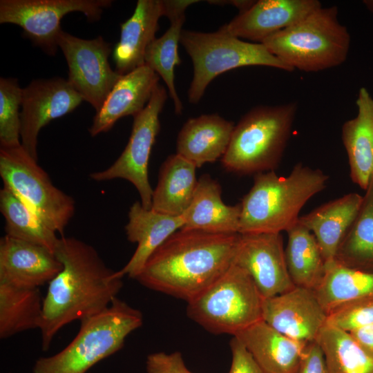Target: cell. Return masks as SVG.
Instances as JSON below:
<instances>
[{
  "label": "cell",
  "instance_id": "cell-1",
  "mask_svg": "<svg viewBox=\"0 0 373 373\" xmlns=\"http://www.w3.org/2000/svg\"><path fill=\"white\" fill-rule=\"evenodd\" d=\"M55 254L62 269L48 283L43 298L39 329L44 350L68 323L107 308L123 286L117 271L106 265L92 245L79 239L59 237Z\"/></svg>",
  "mask_w": 373,
  "mask_h": 373
},
{
  "label": "cell",
  "instance_id": "cell-2",
  "mask_svg": "<svg viewBox=\"0 0 373 373\" xmlns=\"http://www.w3.org/2000/svg\"><path fill=\"white\" fill-rule=\"evenodd\" d=\"M238 238L239 233L180 229L153 253L135 279L188 303L233 264Z\"/></svg>",
  "mask_w": 373,
  "mask_h": 373
},
{
  "label": "cell",
  "instance_id": "cell-3",
  "mask_svg": "<svg viewBox=\"0 0 373 373\" xmlns=\"http://www.w3.org/2000/svg\"><path fill=\"white\" fill-rule=\"evenodd\" d=\"M329 176L320 169L297 163L290 173L275 171L254 175V184L240 204L239 233H281L297 222L306 202L322 191Z\"/></svg>",
  "mask_w": 373,
  "mask_h": 373
},
{
  "label": "cell",
  "instance_id": "cell-4",
  "mask_svg": "<svg viewBox=\"0 0 373 373\" xmlns=\"http://www.w3.org/2000/svg\"><path fill=\"white\" fill-rule=\"evenodd\" d=\"M338 15L336 6H321L261 44L291 71L314 73L337 67L347 59L350 47V35Z\"/></svg>",
  "mask_w": 373,
  "mask_h": 373
},
{
  "label": "cell",
  "instance_id": "cell-5",
  "mask_svg": "<svg viewBox=\"0 0 373 373\" xmlns=\"http://www.w3.org/2000/svg\"><path fill=\"white\" fill-rule=\"evenodd\" d=\"M297 108L296 102L251 108L234 126L222 157L224 168L238 175L274 171L290 138Z\"/></svg>",
  "mask_w": 373,
  "mask_h": 373
},
{
  "label": "cell",
  "instance_id": "cell-6",
  "mask_svg": "<svg viewBox=\"0 0 373 373\" xmlns=\"http://www.w3.org/2000/svg\"><path fill=\"white\" fill-rule=\"evenodd\" d=\"M142 312L117 297L105 309L80 321L79 329L60 352L40 357L33 373H86L115 354L126 337L142 325Z\"/></svg>",
  "mask_w": 373,
  "mask_h": 373
},
{
  "label": "cell",
  "instance_id": "cell-7",
  "mask_svg": "<svg viewBox=\"0 0 373 373\" xmlns=\"http://www.w3.org/2000/svg\"><path fill=\"white\" fill-rule=\"evenodd\" d=\"M262 301L250 275L233 263L207 289L187 303L186 314L212 334L234 336L262 320Z\"/></svg>",
  "mask_w": 373,
  "mask_h": 373
},
{
  "label": "cell",
  "instance_id": "cell-8",
  "mask_svg": "<svg viewBox=\"0 0 373 373\" xmlns=\"http://www.w3.org/2000/svg\"><path fill=\"white\" fill-rule=\"evenodd\" d=\"M180 43L190 56L193 77L189 100L197 104L210 82L239 67L263 66L291 71L261 43L242 41L220 29L214 32L182 30Z\"/></svg>",
  "mask_w": 373,
  "mask_h": 373
},
{
  "label": "cell",
  "instance_id": "cell-9",
  "mask_svg": "<svg viewBox=\"0 0 373 373\" xmlns=\"http://www.w3.org/2000/svg\"><path fill=\"white\" fill-rule=\"evenodd\" d=\"M21 144L0 146V176L9 189L61 236L73 218L75 202L57 187Z\"/></svg>",
  "mask_w": 373,
  "mask_h": 373
},
{
  "label": "cell",
  "instance_id": "cell-10",
  "mask_svg": "<svg viewBox=\"0 0 373 373\" xmlns=\"http://www.w3.org/2000/svg\"><path fill=\"white\" fill-rule=\"evenodd\" d=\"M111 0H1L0 23L21 27L26 38L50 56L56 54L61 20L73 12L90 21L101 18Z\"/></svg>",
  "mask_w": 373,
  "mask_h": 373
},
{
  "label": "cell",
  "instance_id": "cell-11",
  "mask_svg": "<svg viewBox=\"0 0 373 373\" xmlns=\"http://www.w3.org/2000/svg\"><path fill=\"white\" fill-rule=\"evenodd\" d=\"M167 99L165 88L158 84L133 123L128 142L119 157L107 169L90 174L92 180L104 182L117 178L131 182L137 189L142 205L151 209L153 189L149 180V161L160 131V114Z\"/></svg>",
  "mask_w": 373,
  "mask_h": 373
},
{
  "label": "cell",
  "instance_id": "cell-12",
  "mask_svg": "<svg viewBox=\"0 0 373 373\" xmlns=\"http://www.w3.org/2000/svg\"><path fill=\"white\" fill-rule=\"evenodd\" d=\"M57 44L67 62L68 82L97 112L122 76L109 64L111 44L102 36L84 39L63 30Z\"/></svg>",
  "mask_w": 373,
  "mask_h": 373
},
{
  "label": "cell",
  "instance_id": "cell-13",
  "mask_svg": "<svg viewBox=\"0 0 373 373\" xmlns=\"http://www.w3.org/2000/svg\"><path fill=\"white\" fill-rule=\"evenodd\" d=\"M83 101L68 79L55 77L31 81L22 90L21 144L24 149L38 160L41 129L51 121L73 112Z\"/></svg>",
  "mask_w": 373,
  "mask_h": 373
},
{
  "label": "cell",
  "instance_id": "cell-14",
  "mask_svg": "<svg viewBox=\"0 0 373 373\" xmlns=\"http://www.w3.org/2000/svg\"><path fill=\"white\" fill-rule=\"evenodd\" d=\"M233 263L251 277L263 298L294 287L280 233H239Z\"/></svg>",
  "mask_w": 373,
  "mask_h": 373
},
{
  "label": "cell",
  "instance_id": "cell-15",
  "mask_svg": "<svg viewBox=\"0 0 373 373\" xmlns=\"http://www.w3.org/2000/svg\"><path fill=\"white\" fill-rule=\"evenodd\" d=\"M327 314L315 291L295 286L280 294L263 298L262 319L281 334L296 341L316 340L327 323Z\"/></svg>",
  "mask_w": 373,
  "mask_h": 373
},
{
  "label": "cell",
  "instance_id": "cell-16",
  "mask_svg": "<svg viewBox=\"0 0 373 373\" xmlns=\"http://www.w3.org/2000/svg\"><path fill=\"white\" fill-rule=\"evenodd\" d=\"M318 0H259L239 12L220 30L240 39L261 43L321 7Z\"/></svg>",
  "mask_w": 373,
  "mask_h": 373
},
{
  "label": "cell",
  "instance_id": "cell-17",
  "mask_svg": "<svg viewBox=\"0 0 373 373\" xmlns=\"http://www.w3.org/2000/svg\"><path fill=\"white\" fill-rule=\"evenodd\" d=\"M50 250L7 235L0 240V283L22 288H39L61 270Z\"/></svg>",
  "mask_w": 373,
  "mask_h": 373
},
{
  "label": "cell",
  "instance_id": "cell-18",
  "mask_svg": "<svg viewBox=\"0 0 373 373\" xmlns=\"http://www.w3.org/2000/svg\"><path fill=\"white\" fill-rule=\"evenodd\" d=\"M159 79L160 76L146 64L122 75L96 112L88 129L90 135L95 137L108 132L122 117H134L141 112L159 84Z\"/></svg>",
  "mask_w": 373,
  "mask_h": 373
},
{
  "label": "cell",
  "instance_id": "cell-19",
  "mask_svg": "<svg viewBox=\"0 0 373 373\" xmlns=\"http://www.w3.org/2000/svg\"><path fill=\"white\" fill-rule=\"evenodd\" d=\"M125 232L128 241L137 243V248L124 267L117 274L123 278H134L142 270L153 253L173 233L184 224L182 216H174L144 208L140 202H135L128 211Z\"/></svg>",
  "mask_w": 373,
  "mask_h": 373
},
{
  "label": "cell",
  "instance_id": "cell-20",
  "mask_svg": "<svg viewBox=\"0 0 373 373\" xmlns=\"http://www.w3.org/2000/svg\"><path fill=\"white\" fill-rule=\"evenodd\" d=\"M164 16L162 0H139L132 16L120 26L113 50L115 71L124 75L145 64L147 48L155 39L159 19Z\"/></svg>",
  "mask_w": 373,
  "mask_h": 373
},
{
  "label": "cell",
  "instance_id": "cell-21",
  "mask_svg": "<svg viewBox=\"0 0 373 373\" xmlns=\"http://www.w3.org/2000/svg\"><path fill=\"white\" fill-rule=\"evenodd\" d=\"M357 114L342 126L341 138L353 182L366 191L373 184V98L361 87L356 100Z\"/></svg>",
  "mask_w": 373,
  "mask_h": 373
},
{
  "label": "cell",
  "instance_id": "cell-22",
  "mask_svg": "<svg viewBox=\"0 0 373 373\" xmlns=\"http://www.w3.org/2000/svg\"><path fill=\"white\" fill-rule=\"evenodd\" d=\"M234 336L266 373H296L307 345L281 334L263 320Z\"/></svg>",
  "mask_w": 373,
  "mask_h": 373
},
{
  "label": "cell",
  "instance_id": "cell-23",
  "mask_svg": "<svg viewBox=\"0 0 373 373\" xmlns=\"http://www.w3.org/2000/svg\"><path fill=\"white\" fill-rule=\"evenodd\" d=\"M363 196L350 193L298 218L314 236L325 262L334 260L342 240L355 220Z\"/></svg>",
  "mask_w": 373,
  "mask_h": 373
},
{
  "label": "cell",
  "instance_id": "cell-24",
  "mask_svg": "<svg viewBox=\"0 0 373 373\" xmlns=\"http://www.w3.org/2000/svg\"><path fill=\"white\" fill-rule=\"evenodd\" d=\"M221 186L209 174L198 180L195 193L182 214V229L211 233H239L240 204L227 205L222 200Z\"/></svg>",
  "mask_w": 373,
  "mask_h": 373
},
{
  "label": "cell",
  "instance_id": "cell-25",
  "mask_svg": "<svg viewBox=\"0 0 373 373\" xmlns=\"http://www.w3.org/2000/svg\"><path fill=\"white\" fill-rule=\"evenodd\" d=\"M235 125L218 114H204L184 124L177 139V154L197 168L222 157L229 144Z\"/></svg>",
  "mask_w": 373,
  "mask_h": 373
},
{
  "label": "cell",
  "instance_id": "cell-26",
  "mask_svg": "<svg viewBox=\"0 0 373 373\" xmlns=\"http://www.w3.org/2000/svg\"><path fill=\"white\" fill-rule=\"evenodd\" d=\"M196 166L175 153L160 167L153 189L151 209L170 216H182L193 200L197 186Z\"/></svg>",
  "mask_w": 373,
  "mask_h": 373
},
{
  "label": "cell",
  "instance_id": "cell-27",
  "mask_svg": "<svg viewBox=\"0 0 373 373\" xmlns=\"http://www.w3.org/2000/svg\"><path fill=\"white\" fill-rule=\"evenodd\" d=\"M285 260L295 286L315 290L325 274V261L318 242L304 226L297 222L287 231Z\"/></svg>",
  "mask_w": 373,
  "mask_h": 373
},
{
  "label": "cell",
  "instance_id": "cell-28",
  "mask_svg": "<svg viewBox=\"0 0 373 373\" xmlns=\"http://www.w3.org/2000/svg\"><path fill=\"white\" fill-rule=\"evenodd\" d=\"M314 291L327 314L344 303L373 296V271L350 268L335 259L327 261L324 276Z\"/></svg>",
  "mask_w": 373,
  "mask_h": 373
},
{
  "label": "cell",
  "instance_id": "cell-29",
  "mask_svg": "<svg viewBox=\"0 0 373 373\" xmlns=\"http://www.w3.org/2000/svg\"><path fill=\"white\" fill-rule=\"evenodd\" d=\"M43 299L39 288H22L0 283V338L39 329Z\"/></svg>",
  "mask_w": 373,
  "mask_h": 373
},
{
  "label": "cell",
  "instance_id": "cell-30",
  "mask_svg": "<svg viewBox=\"0 0 373 373\" xmlns=\"http://www.w3.org/2000/svg\"><path fill=\"white\" fill-rule=\"evenodd\" d=\"M0 211L6 235L44 247L55 253L59 237L9 189L0 190Z\"/></svg>",
  "mask_w": 373,
  "mask_h": 373
},
{
  "label": "cell",
  "instance_id": "cell-31",
  "mask_svg": "<svg viewBox=\"0 0 373 373\" xmlns=\"http://www.w3.org/2000/svg\"><path fill=\"white\" fill-rule=\"evenodd\" d=\"M316 341L323 350L329 373H373V353L350 332L326 323Z\"/></svg>",
  "mask_w": 373,
  "mask_h": 373
},
{
  "label": "cell",
  "instance_id": "cell-32",
  "mask_svg": "<svg viewBox=\"0 0 373 373\" xmlns=\"http://www.w3.org/2000/svg\"><path fill=\"white\" fill-rule=\"evenodd\" d=\"M335 260L350 268L373 271V184L365 191L359 211Z\"/></svg>",
  "mask_w": 373,
  "mask_h": 373
},
{
  "label": "cell",
  "instance_id": "cell-33",
  "mask_svg": "<svg viewBox=\"0 0 373 373\" xmlns=\"http://www.w3.org/2000/svg\"><path fill=\"white\" fill-rule=\"evenodd\" d=\"M184 20L185 15L171 19L169 29L149 45L144 57L145 64L164 80L176 114H181L183 108L175 89L174 71L181 64L178 48Z\"/></svg>",
  "mask_w": 373,
  "mask_h": 373
},
{
  "label": "cell",
  "instance_id": "cell-34",
  "mask_svg": "<svg viewBox=\"0 0 373 373\" xmlns=\"http://www.w3.org/2000/svg\"><path fill=\"white\" fill-rule=\"evenodd\" d=\"M22 90L16 78H0V146L21 144Z\"/></svg>",
  "mask_w": 373,
  "mask_h": 373
},
{
  "label": "cell",
  "instance_id": "cell-35",
  "mask_svg": "<svg viewBox=\"0 0 373 373\" xmlns=\"http://www.w3.org/2000/svg\"><path fill=\"white\" fill-rule=\"evenodd\" d=\"M372 323H373V296L344 303L327 313V325L347 332Z\"/></svg>",
  "mask_w": 373,
  "mask_h": 373
},
{
  "label": "cell",
  "instance_id": "cell-36",
  "mask_svg": "<svg viewBox=\"0 0 373 373\" xmlns=\"http://www.w3.org/2000/svg\"><path fill=\"white\" fill-rule=\"evenodd\" d=\"M147 373H193L186 367L182 354L155 352L147 356Z\"/></svg>",
  "mask_w": 373,
  "mask_h": 373
},
{
  "label": "cell",
  "instance_id": "cell-37",
  "mask_svg": "<svg viewBox=\"0 0 373 373\" xmlns=\"http://www.w3.org/2000/svg\"><path fill=\"white\" fill-rule=\"evenodd\" d=\"M229 345L232 360L229 373H266L237 337H232Z\"/></svg>",
  "mask_w": 373,
  "mask_h": 373
},
{
  "label": "cell",
  "instance_id": "cell-38",
  "mask_svg": "<svg viewBox=\"0 0 373 373\" xmlns=\"http://www.w3.org/2000/svg\"><path fill=\"white\" fill-rule=\"evenodd\" d=\"M296 373H329L323 350L316 341L307 343Z\"/></svg>",
  "mask_w": 373,
  "mask_h": 373
},
{
  "label": "cell",
  "instance_id": "cell-39",
  "mask_svg": "<svg viewBox=\"0 0 373 373\" xmlns=\"http://www.w3.org/2000/svg\"><path fill=\"white\" fill-rule=\"evenodd\" d=\"M350 333L364 347L373 353V323Z\"/></svg>",
  "mask_w": 373,
  "mask_h": 373
},
{
  "label": "cell",
  "instance_id": "cell-40",
  "mask_svg": "<svg viewBox=\"0 0 373 373\" xmlns=\"http://www.w3.org/2000/svg\"><path fill=\"white\" fill-rule=\"evenodd\" d=\"M363 3L370 12L373 13V0H364Z\"/></svg>",
  "mask_w": 373,
  "mask_h": 373
}]
</instances>
